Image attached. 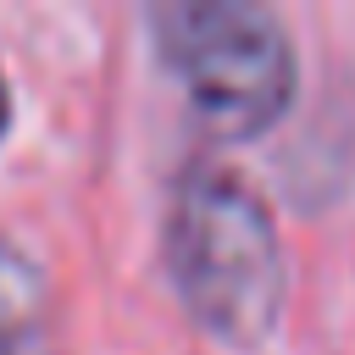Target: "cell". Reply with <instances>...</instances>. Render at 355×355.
Masks as SVG:
<instances>
[{
    "label": "cell",
    "instance_id": "obj_1",
    "mask_svg": "<svg viewBox=\"0 0 355 355\" xmlns=\"http://www.w3.org/2000/svg\"><path fill=\"white\" fill-rule=\"evenodd\" d=\"M161 255L172 294L183 300L194 327H205L216 344L255 349L277 333L288 294V255L266 194L244 172L222 161L183 166L166 200Z\"/></svg>",
    "mask_w": 355,
    "mask_h": 355
},
{
    "label": "cell",
    "instance_id": "obj_2",
    "mask_svg": "<svg viewBox=\"0 0 355 355\" xmlns=\"http://www.w3.org/2000/svg\"><path fill=\"white\" fill-rule=\"evenodd\" d=\"M150 44L200 122L222 139L272 133L300 94V50L277 11L250 0H161Z\"/></svg>",
    "mask_w": 355,
    "mask_h": 355
},
{
    "label": "cell",
    "instance_id": "obj_3",
    "mask_svg": "<svg viewBox=\"0 0 355 355\" xmlns=\"http://www.w3.org/2000/svg\"><path fill=\"white\" fill-rule=\"evenodd\" d=\"M0 355H61L39 266L0 239Z\"/></svg>",
    "mask_w": 355,
    "mask_h": 355
},
{
    "label": "cell",
    "instance_id": "obj_4",
    "mask_svg": "<svg viewBox=\"0 0 355 355\" xmlns=\"http://www.w3.org/2000/svg\"><path fill=\"white\" fill-rule=\"evenodd\" d=\"M6 128H11V83L0 72V139H6Z\"/></svg>",
    "mask_w": 355,
    "mask_h": 355
}]
</instances>
